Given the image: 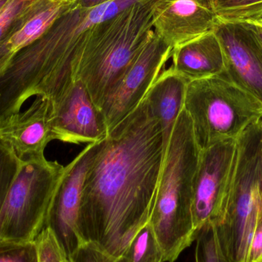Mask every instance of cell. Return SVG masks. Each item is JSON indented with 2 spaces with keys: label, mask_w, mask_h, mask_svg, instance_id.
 Masks as SVG:
<instances>
[{
  "label": "cell",
  "mask_w": 262,
  "mask_h": 262,
  "mask_svg": "<svg viewBox=\"0 0 262 262\" xmlns=\"http://www.w3.org/2000/svg\"><path fill=\"white\" fill-rule=\"evenodd\" d=\"M165 154L161 124L144 98L109 133L86 173L78 220L82 245L125 255L149 223Z\"/></svg>",
  "instance_id": "6da1fadb"
},
{
  "label": "cell",
  "mask_w": 262,
  "mask_h": 262,
  "mask_svg": "<svg viewBox=\"0 0 262 262\" xmlns=\"http://www.w3.org/2000/svg\"><path fill=\"white\" fill-rule=\"evenodd\" d=\"M140 0H110L94 7L75 3L36 41L18 51L13 61L38 94L59 102L76 80L84 48L101 23Z\"/></svg>",
  "instance_id": "7a4b0ae2"
},
{
  "label": "cell",
  "mask_w": 262,
  "mask_h": 262,
  "mask_svg": "<svg viewBox=\"0 0 262 262\" xmlns=\"http://www.w3.org/2000/svg\"><path fill=\"white\" fill-rule=\"evenodd\" d=\"M200 152L190 118L183 108L166 148L149 221L165 261H175L198 234L192 213V196Z\"/></svg>",
  "instance_id": "3957f363"
},
{
  "label": "cell",
  "mask_w": 262,
  "mask_h": 262,
  "mask_svg": "<svg viewBox=\"0 0 262 262\" xmlns=\"http://www.w3.org/2000/svg\"><path fill=\"white\" fill-rule=\"evenodd\" d=\"M157 1L140 0L126 8L101 23L86 45L76 80L84 83L100 109L154 32L152 14Z\"/></svg>",
  "instance_id": "277c9868"
},
{
  "label": "cell",
  "mask_w": 262,
  "mask_h": 262,
  "mask_svg": "<svg viewBox=\"0 0 262 262\" xmlns=\"http://www.w3.org/2000/svg\"><path fill=\"white\" fill-rule=\"evenodd\" d=\"M262 201V123L237 139V154L223 218L215 226L229 262H244Z\"/></svg>",
  "instance_id": "5b68a950"
},
{
  "label": "cell",
  "mask_w": 262,
  "mask_h": 262,
  "mask_svg": "<svg viewBox=\"0 0 262 262\" xmlns=\"http://www.w3.org/2000/svg\"><path fill=\"white\" fill-rule=\"evenodd\" d=\"M194 137L200 150L237 140L262 120V104L224 74L189 81L185 97Z\"/></svg>",
  "instance_id": "8992f818"
},
{
  "label": "cell",
  "mask_w": 262,
  "mask_h": 262,
  "mask_svg": "<svg viewBox=\"0 0 262 262\" xmlns=\"http://www.w3.org/2000/svg\"><path fill=\"white\" fill-rule=\"evenodd\" d=\"M64 169L45 157L21 163L0 212V238L35 240L46 227Z\"/></svg>",
  "instance_id": "52a82bcc"
},
{
  "label": "cell",
  "mask_w": 262,
  "mask_h": 262,
  "mask_svg": "<svg viewBox=\"0 0 262 262\" xmlns=\"http://www.w3.org/2000/svg\"><path fill=\"white\" fill-rule=\"evenodd\" d=\"M237 140L231 139L200 150L193 184L192 213L197 233L221 221L232 181Z\"/></svg>",
  "instance_id": "ba28073f"
},
{
  "label": "cell",
  "mask_w": 262,
  "mask_h": 262,
  "mask_svg": "<svg viewBox=\"0 0 262 262\" xmlns=\"http://www.w3.org/2000/svg\"><path fill=\"white\" fill-rule=\"evenodd\" d=\"M172 49L155 32L101 110L108 134L140 105L171 58Z\"/></svg>",
  "instance_id": "9c48e42d"
},
{
  "label": "cell",
  "mask_w": 262,
  "mask_h": 262,
  "mask_svg": "<svg viewBox=\"0 0 262 262\" xmlns=\"http://www.w3.org/2000/svg\"><path fill=\"white\" fill-rule=\"evenodd\" d=\"M104 140L89 143L64 166L51 205L46 227L53 231L69 260L82 245L78 233V220L83 183L91 164L104 146Z\"/></svg>",
  "instance_id": "30bf717a"
},
{
  "label": "cell",
  "mask_w": 262,
  "mask_h": 262,
  "mask_svg": "<svg viewBox=\"0 0 262 262\" xmlns=\"http://www.w3.org/2000/svg\"><path fill=\"white\" fill-rule=\"evenodd\" d=\"M214 32L224 52V75L262 104L261 40L247 23L219 21Z\"/></svg>",
  "instance_id": "8fae6325"
},
{
  "label": "cell",
  "mask_w": 262,
  "mask_h": 262,
  "mask_svg": "<svg viewBox=\"0 0 262 262\" xmlns=\"http://www.w3.org/2000/svg\"><path fill=\"white\" fill-rule=\"evenodd\" d=\"M52 129L55 140L72 144L102 141L108 135L102 111L80 80L53 106Z\"/></svg>",
  "instance_id": "7c38bea8"
},
{
  "label": "cell",
  "mask_w": 262,
  "mask_h": 262,
  "mask_svg": "<svg viewBox=\"0 0 262 262\" xmlns=\"http://www.w3.org/2000/svg\"><path fill=\"white\" fill-rule=\"evenodd\" d=\"M154 32L172 49L213 32L219 23L211 0H157Z\"/></svg>",
  "instance_id": "4fadbf2b"
},
{
  "label": "cell",
  "mask_w": 262,
  "mask_h": 262,
  "mask_svg": "<svg viewBox=\"0 0 262 262\" xmlns=\"http://www.w3.org/2000/svg\"><path fill=\"white\" fill-rule=\"evenodd\" d=\"M53 104L36 97L23 112L0 123V141L9 146L21 163L45 157L48 143L54 139Z\"/></svg>",
  "instance_id": "5bb4252c"
},
{
  "label": "cell",
  "mask_w": 262,
  "mask_h": 262,
  "mask_svg": "<svg viewBox=\"0 0 262 262\" xmlns=\"http://www.w3.org/2000/svg\"><path fill=\"white\" fill-rule=\"evenodd\" d=\"M75 3L60 0H35L0 46V72L16 52L42 36Z\"/></svg>",
  "instance_id": "9a60e30c"
},
{
  "label": "cell",
  "mask_w": 262,
  "mask_h": 262,
  "mask_svg": "<svg viewBox=\"0 0 262 262\" xmlns=\"http://www.w3.org/2000/svg\"><path fill=\"white\" fill-rule=\"evenodd\" d=\"M170 58V67L188 81L226 72L224 52L214 31L172 49Z\"/></svg>",
  "instance_id": "2e32d148"
},
{
  "label": "cell",
  "mask_w": 262,
  "mask_h": 262,
  "mask_svg": "<svg viewBox=\"0 0 262 262\" xmlns=\"http://www.w3.org/2000/svg\"><path fill=\"white\" fill-rule=\"evenodd\" d=\"M188 83L169 67L160 74L145 97L152 116L161 124L166 150L176 122L184 108Z\"/></svg>",
  "instance_id": "e0dca14e"
},
{
  "label": "cell",
  "mask_w": 262,
  "mask_h": 262,
  "mask_svg": "<svg viewBox=\"0 0 262 262\" xmlns=\"http://www.w3.org/2000/svg\"><path fill=\"white\" fill-rule=\"evenodd\" d=\"M219 21L249 23L262 19V0H211Z\"/></svg>",
  "instance_id": "ac0fdd59"
},
{
  "label": "cell",
  "mask_w": 262,
  "mask_h": 262,
  "mask_svg": "<svg viewBox=\"0 0 262 262\" xmlns=\"http://www.w3.org/2000/svg\"><path fill=\"white\" fill-rule=\"evenodd\" d=\"M124 256L127 262H165L163 250L149 223L136 234Z\"/></svg>",
  "instance_id": "d6986e66"
},
{
  "label": "cell",
  "mask_w": 262,
  "mask_h": 262,
  "mask_svg": "<svg viewBox=\"0 0 262 262\" xmlns=\"http://www.w3.org/2000/svg\"><path fill=\"white\" fill-rule=\"evenodd\" d=\"M195 262H229L225 257L214 225L202 228L195 238Z\"/></svg>",
  "instance_id": "ffe728a7"
},
{
  "label": "cell",
  "mask_w": 262,
  "mask_h": 262,
  "mask_svg": "<svg viewBox=\"0 0 262 262\" xmlns=\"http://www.w3.org/2000/svg\"><path fill=\"white\" fill-rule=\"evenodd\" d=\"M0 262H38L35 241L0 238Z\"/></svg>",
  "instance_id": "44dd1931"
},
{
  "label": "cell",
  "mask_w": 262,
  "mask_h": 262,
  "mask_svg": "<svg viewBox=\"0 0 262 262\" xmlns=\"http://www.w3.org/2000/svg\"><path fill=\"white\" fill-rule=\"evenodd\" d=\"M21 162L7 145L0 141V212L18 173Z\"/></svg>",
  "instance_id": "7402d4cb"
},
{
  "label": "cell",
  "mask_w": 262,
  "mask_h": 262,
  "mask_svg": "<svg viewBox=\"0 0 262 262\" xmlns=\"http://www.w3.org/2000/svg\"><path fill=\"white\" fill-rule=\"evenodd\" d=\"M38 262H69V257L53 231L45 227L35 238Z\"/></svg>",
  "instance_id": "603a6c76"
},
{
  "label": "cell",
  "mask_w": 262,
  "mask_h": 262,
  "mask_svg": "<svg viewBox=\"0 0 262 262\" xmlns=\"http://www.w3.org/2000/svg\"><path fill=\"white\" fill-rule=\"evenodd\" d=\"M35 0H9L0 12V46Z\"/></svg>",
  "instance_id": "cb8c5ba5"
},
{
  "label": "cell",
  "mask_w": 262,
  "mask_h": 262,
  "mask_svg": "<svg viewBox=\"0 0 262 262\" xmlns=\"http://www.w3.org/2000/svg\"><path fill=\"white\" fill-rule=\"evenodd\" d=\"M71 262H127L125 256H112L92 246L83 244L70 257Z\"/></svg>",
  "instance_id": "d4e9b609"
},
{
  "label": "cell",
  "mask_w": 262,
  "mask_h": 262,
  "mask_svg": "<svg viewBox=\"0 0 262 262\" xmlns=\"http://www.w3.org/2000/svg\"><path fill=\"white\" fill-rule=\"evenodd\" d=\"M244 262H262V201L256 225L248 245Z\"/></svg>",
  "instance_id": "484cf974"
},
{
  "label": "cell",
  "mask_w": 262,
  "mask_h": 262,
  "mask_svg": "<svg viewBox=\"0 0 262 262\" xmlns=\"http://www.w3.org/2000/svg\"><path fill=\"white\" fill-rule=\"evenodd\" d=\"M108 1H110V0H78L77 3L82 7L90 8L102 4V3H107Z\"/></svg>",
  "instance_id": "4316f807"
},
{
  "label": "cell",
  "mask_w": 262,
  "mask_h": 262,
  "mask_svg": "<svg viewBox=\"0 0 262 262\" xmlns=\"http://www.w3.org/2000/svg\"><path fill=\"white\" fill-rule=\"evenodd\" d=\"M247 24L262 42V24L258 21H253V23H249Z\"/></svg>",
  "instance_id": "83f0119b"
},
{
  "label": "cell",
  "mask_w": 262,
  "mask_h": 262,
  "mask_svg": "<svg viewBox=\"0 0 262 262\" xmlns=\"http://www.w3.org/2000/svg\"><path fill=\"white\" fill-rule=\"evenodd\" d=\"M9 0H0V12L4 9L5 6L9 3Z\"/></svg>",
  "instance_id": "f1b7e54d"
},
{
  "label": "cell",
  "mask_w": 262,
  "mask_h": 262,
  "mask_svg": "<svg viewBox=\"0 0 262 262\" xmlns=\"http://www.w3.org/2000/svg\"><path fill=\"white\" fill-rule=\"evenodd\" d=\"M60 1L66 2V3H76L78 0H60Z\"/></svg>",
  "instance_id": "f546056e"
},
{
  "label": "cell",
  "mask_w": 262,
  "mask_h": 262,
  "mask_svg": "<svg viewBox=\"0 0 262 262\" xmlns=\"http://www.w3.org/2000/svg\"><path fill=\"white\" fill-rule=\"evenodd\" d=\"M258 21V23H261V24H262V19L258 20V21Z\"/></svg>",
  "instance_id": "4dcf8cb0"
},
{
  "label": "cell",
  "mask_w": 262,
  "mask_h": 262,
  "mask_svg": "<svg viewBox=\"0 0 262 262\" xmlns=\"http://www.w3.org/2000/svg\"><path fill=\"white\" fill-rule=\"evenodd\" d=\"M69 262H71V261H69Z\"/></svg>",
  "instance_id": "1f68e13d"
},
{
  "label": "cell",
  "mask_w": 262,
  "mask_h": 262,
  "mask_svg": "<svg viewBox=\"0 0 262 262\" xmlns=\"http://www.w3.org/2000/svg\"><path fill=\"white\" fill-rule=\"evenodd\" d=\"M261 123H262V120H261Z\"/></svg>",
  "instance_id": "d6a6232c"
}]
</instances>
